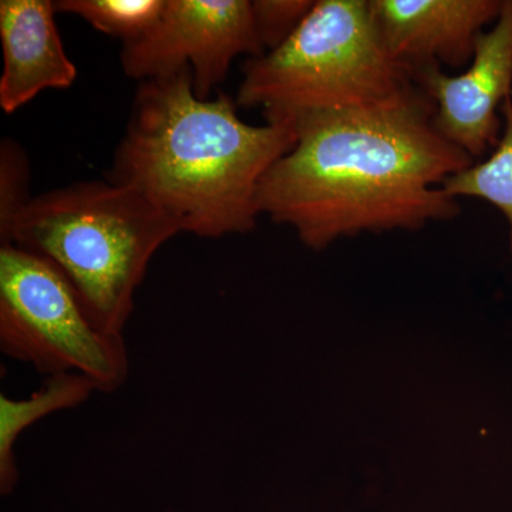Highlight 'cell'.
I'll return each instance as SVG.
<instances>
[{
	"label": "cell",
	"mask_w": 512,
	"mask_h": 512,
	"mask_svg": "<svg viewBox=\"0 0 512 512\" xmlns=\"http://www.w3.org/2000/svg\"><path fill=\"white\" fill-rule=\"evenodd\" d=\"M265 53L249 0H167L156 26L124 43L120 62L126 76L140 83L190 67L195 94L208 100L235 57Z\"/></svg>",
	"instance_id": "8992f818"
},
{
	"label": "cell",
	"mask_w": 512,
	"mask_h": 512,
	"mask_svg": "<svg viewBox=\"0 0 512 512\" xmlns=\"http://www.w3.org/2000/svg\"><path fill=\"white\" fill-rule=\"evenodd\" d=\"M0 349L42 375L80 373L97 392L130 372L123 335L97 328L52 266L12 244L0 245Z\"/></svg>",
	"instance_id": "5b68a950"
},
{
	"label": "cell",
	"mask_w": 512,
	"mask_h": 512,
	"mask_svg": "<svg viewBox=\"0 0 512 512\" xmlns=\"http://www.w3.org/2000/svg\"><path fill=\"white\" fill-rule=\"evenodd\" d=\"M419 86L377 106L296 120V143L259 183V215L328 248L362 232L419 231L461 214L443 190L476 161L441 136Z\"/></svg>",
	"instance_id": "6da1fadb"
},
{
	"label": "cell",
	"mask_w": 512,
	"mask_h": 512,
	"mask_svg": "<svg viewBox=\"0 0 512 512\" xmlns=\"http://www.w3.org/2000/svg\"><path fill=\"white\" fill-rule=\"evenodd\" d=\"M181 232L133 188L80 181L30 198L0 245L52 266L97 328L123 335L148 264Z\"/></svg>",
	"instance_id": "3957f363"
},
{
	"label": "cell",
	"mask_w": 512,
	"mask_h": 512,
	"mask_svg": "<svg viewBox=\"0 0 512 512\" xmlns=\"http://www.w3.org/2000/svg\"><path fill=\"white\" fill-rule=\"evenodd\" d=\"M503 133L484 160L454 174L443 184L450 197L487 201L504 215L512 254V96L501 107Z\"/></svg>",
	"instance_id": "8fae6325"
},
{
	"label": "cell",
	"mask_w": 512,
	"mask_h": 512,
	"mask_svg": "<svg viewBox=\"0 0 512 512\" xmlns=\"http://www.w3.org/2000/svg\"><path fill=\"white\" fill-rule=\"evenodd\" d=\"M57 13L79 16L106 35L134 42L150 32L163 15L167 0H57Z\"/></svg>",
	"instance_id": "7c38bea8"
},
{
	"label": "cell",
	"mask_w": 512,
	"mask_h": 512,
	"mask_svg": "<svg viewBox=\"0 0 512 512\" xmlns=\"http://www.w3.org/2000/svg\"><path fill=\"white\" fill-rule=\"evenodd\" d=\"M414 80L433 101L441 136L476 163L484 160L500 141L501 107L512 96V0H504L497 22L478 37L463 73L430 66L414 72Z\"/></svg>",
	"instance_id": "52a82bcc"
},
{
	"label": "cell",
	"mask_w": 512,
	"mask_h": 512,
	"mask_svg": "<svg viewBox=\"0 0 512 512\" xmlns=\"http://www.w3.org/2000/svg\"><path fill=\"white\" fill-rule=\"evenodd\" d=\"M227 93L198 99L190 67L138 86L106 180L133 188L201 238L248 234L264 175L296 143L293 124L251 126Z\"/></svg>",
	"instance_id": "7a4b0ae2"
},
{
	"label": "cell",
	"mask_w": 512,
	"mask_h": 512,
	"mask_svg": "<svg viewBox=\"0 0 512 512\" xmlns=\"http://www.w3.org/2000/svg\"><path fill=\"white\" fill-rule=\"evenodd\" d=\"M29 183L28 156L16 141L6 138L0 144V237L32 198Z\"/></svg>",
	"instance_id": "4fadbf2b"
},
{
	"label": "cell",
	"mask_w": 512,
	"mask_h": 512,
	"mask_svg": "<svg viewBox=\"0 0 512 512\" xmlns=\"http://www.w3.org/2000/svg\"><path fill=\"white\" fill-rule=\"evenodd\" d=\"M96 386L80 373L46 376L45 383L28 399L0 394V488L9 494L19 481L15 446L20 434L37 421L60 410L74 409L89 400Z\"/></svg>",
	"instance_id": "30bf717a"
},
{
	"label": "cell",
	"mask_w": 512,
	"mask_h": 512,
	"mask_svg": "<svg viewBox=\"0 0 512 512\" xmlns=\"http://www.w3.org/2000/svg\"><path fill=\"white\" fill-rule=\"evenodd\" d=\"M504 0H370L387 49L414 72L466 67Z\"/></svg>",
	"instance_id": "ba28073f"
},
{
	"label": "cell",
	"mask_w": 512,
	"mask_h": 512,
	"mask_svg": "<svg viewBox=\"0 0 512 512\" xmlns=\"http://www.w3.org/2000/svg\"><path fill=\"white\" fill-rule=\"evenodd\" d=\"M242 74L238 107L293 126L311 114L387 103L417 86L387 49L370 0H315L284 45L248 59Z\"/></svg>",
	"instance_id": "277c9868"
},
{
	"label": "cell",
	"mask_w": 512,
	"mask_h": 512,
	"mask_svg": "<svg viewBox=\"0 0 512 512\" xmlns=\"http://www.w3.org/2000/svg\"><path fill=\"white\" fill-rule=\"evenodd\" d=\"M315 0H254L252 18L265 52L278 49L301 26Z\"/></svg>",
	"instance_id": "5bb4252c"
},
{
	"label": "cell",
	"mask_w": 512,
	"mask_h": 512,
	"mask_svg": "<svg viewBox=\"0 0 512 512\" xmlns=\"http://www.w3.org/2000/svg\"><path fill=\"white\" fill-rule=\"evenodd\" d=\"M56 13L50 0L0 2V107L6 114L22 109L45 90L69 89L76 82L77 67L64 50Z\"/></svg>",
	"instance_id": "9c48e42d"
}]
</instances>
